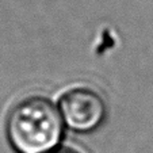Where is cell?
<instances>
[{
  "mask_svg": "<svg viewBox=\"0 0 153 153\" xmlns=\"http://www.w3.org/2000/svg\"><path fill=\"white\" fill-rule=\"evenodd\" d=\"M49 153H79V152L75 149H71V148H57V149L52 150Z\"/></svg>",
  "mask_w": 153,
  "mask_h": 153,
  "instance_id": "cell-3",
  "label": "cell"
},
{
  "mask_svg": "<svg viewBox=\"0 0 153 153\" xmlns=\"http://www.w3.org/2000/svg\"><path fill=\"white\" fill-rule=\"evenodd\" d=\"M65 125L57 106L45 96L31 95L11 107L6 134L16 153H49L64 138Z\"/></svg>",
  "mask_w": 153,
  "mask_h": 153,
  "instance_id": "cell-1",
  "label": "cell"
},
{
  "mask_svg": "<svg viewBox=\"0 0 153 153\" xmlns=\"http://www.w3.org/2000/svg\"><path fill=\"white\" fill-rule=\"evenodd\" d=\"M64 125L72 131L92 133L107 118V104L98 91L75 87L64 92L57 106Z\"/></svg>",
  "mask_w": 153,
  "mask_h": 153,
  "instance_id": "cell-2",
  "label": "cell"
}]
</instances>
